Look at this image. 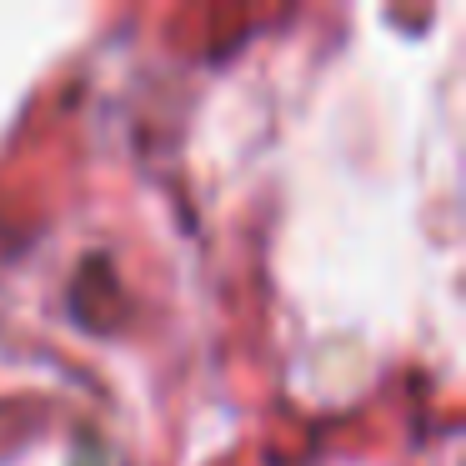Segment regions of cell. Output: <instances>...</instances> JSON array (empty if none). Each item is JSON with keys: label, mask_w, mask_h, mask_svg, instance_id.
Returning a JSON list of instances; mask_svg holds the SVG:
<instances>
[{"label": "cell", "mask_w": 466, "mask_h": 466, "mask_svg": "<svg viewBox=\"0 0 466 466\" xmlns=\"http://www.w3.org/2000/svg\"><path fill=\"white\" fill-rule=\"evenodd\" d=\"M71 466H106V451H101V446H91V441H81V451H76Z\"/></svg>", "instance_id": "obj_1"}]
</instances>
